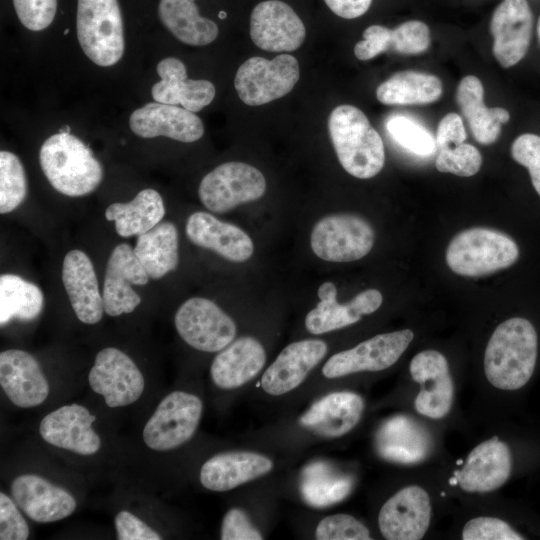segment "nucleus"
<instances>
[{
    "mask_svg": "<svg viewBox=\"0 0 540 540\" xmlns=\"http://www.w3.org/2000/svg\"><path fill=\"white\" fill-rule=\"evenodd\" d=\"M464 540H522L503 520L493 517H477L469 520L462 532Z\"/></svg>",
    "mask_w": 540,
    "mask_h": 540,
    "instance_id": "45",
    "label": "nucleus"
},
{
    "mask_svg": "<svg viewBox=\"0 0 540 540\" xmlns=\"http://www.w3.org/2000/svg\"><path fill=\"white\" fill-rule=\"evenodd\" d=\"M174 324L180 337L204 352H219L236 336L235 322L213 301L192 297L177 310Z\"/></svg>",
    "mask_w": 540,
    "mask_h": 540,
    "instance_id": "10",
    "label": "nucleus"
},
{
    "mask_svg": "<svg viewBox=\"0 0 540 540\" xmlns=\"http://www.w3.org/2000/svg\"><path fill=\"white\" fill-rule=\"evenodd\" d=\"M512 457L508 446L493 437L476 446L468 455L455 480L466 492H490L510 477Z\"/></svg>",
    "mask_w": 540,
    "mask_h": 540,
    "instance_id": "24",
    "label": "nucleus"
},
{
    "mask_svg": "<svg viewBox=\"0 0 540 540\" xmlns=\"http://www.w3.org/2000/svg\"><path fill=\"white\" fill-rule=\"evenodd\" d=\"M265 190V177L257 168L242 162H227L203 177L198 195L207 209L223 213L259 199Z\"/></svg>",
    "mask_w": 540,
    "mask_h": 540,
    "instance_id": "9",
    "label": "nucleus"
},
{
    "mask_svg": "<svg viewBox=\"0 0 540 540\" xmlns=\"http://www.w3.org/2000/svg\"><path fill=\"white\" fill-rule=\"evenodd\" d=\"M96 416L78 404L59 407L41 421L39 432L47 443L80 455H92L101 446L92 424Z\"/></svg>",
    "mask_w": 540,
    "mask_h": 540,
    "instance_id": "20",
    "label": "nucleus"
},
{
    "mask_svg": "<svg viewBox=\"0 0 540 540\" xmlns=\"http://www.w3.org/2000/svg\"><path fill=\"white\" fill-rule=\"evenodd\" d=\"M326 353L327 344L320 339H305L287 345L263 373L262 389L272 396L296 389Z\"/></svg>",
    "mask_w": 540,
    "mask_h": 540,
    "instance_id": "18",
    "label": "nucleus"
},
{
    "mask_svg": "<svg viewBox=\"0 0 540 540\" xmlns=\"http://www.w3.org/2000/svg\"><path fill=\"white\" fill-rule=\"evenodd\" d=\"M68 32H69V30H65V31H64V34H67Z\"/></svg>",
    "mask_w": 540,
    "mask_h": 540,
    "instance_id": "53",
    "label": "nucleus"
},
{
    "mask_svg": "<svg viewBox=\"0 0 540 540\" xmlns=\"http://www.w3.org/2000/svg\"><path fill=\"white\" fill-rule=\"evenodd\" d=\"M466 137L462 118L458 114L449 113L441 119L436 133L439 153L435 166L438 171L470 177L480 170L481 153L475 146L465 143Z\"/></svg>",
    "mask_w": 540,
    "mask_h": 540,
    "instance_id": "32",
    "label": "nucleus"
},
{
    "mask_svg": "<svg viewBox=\"0 0 540 540\" xmlns=\"http://www.w3.org/2000/svg\"><path fill=\"white\" fill-rule=\"evenodd\" d=\"M386 128L399 145L416 155L428 156L437 148L436 139L423 126L408 117H391Z\"/></svg>",
    "mask_w": 540,
    "mask_h": 540,
    "instance_id": "40",
    "label": "nucleus"
},
{
    "mask_svg": "<svg viewBox=\"0 0 540 540\" xmlns=\"http://www.w3.org/2000/svg\"><path fill=\"white\" fill-rule=\"evenodd\" d=\"M374 230L364 218L353 214L329 215L313 227V252L329 262H350L366 256L374 244Z\"/></svg>",
    "mask_w": 540,
    "mask_h": 540,
    "instance_id": "8",
    "label": "nucleus"
},
{
    "mask_svg": "<svg viewBox=\"0 0 540 540\" xmlns=\"http://www.w3.org/2000/svg\"><path fill=\"white\" fill-rule=\"evenodd\" d=\"M11 495L30 519L40 523L62 520L77 506L70 493L35 474L15 478L11 484Z\"/></svg>",
    "mask_w": 540,
    "mask_h": 540,
    "instance_id": "22",
    "label": "nucleus"
},
{
    "mask_svg": "<svg viewBox=\"0 0 540 540\" xmlns=\"http://www.w3.org/2000/svg\"><path fill=\"white\" fill-rule=\"evenodd\" d=\"M62 283L76 317L95 324L103 316L104 305L92 261L86 253L69 251L62 263Z\"/></svg>",
    "mask_w": 540,
    "mask_h": 540,
    "instance_id": "25",
    "label": "nucleus"
},
{
    "mask_svg": "<svg viewBox=\"0 0 540 540\" xmlns=\"http://www.w3.org/2000/svg\"><path fill=\"white\" fill-rule=\"evenodd\" d=\"M265 363L263 345L254 337L243 336L216 355L210 367L211 379L221 389H236L255 378Z\"/></svg>",
    "mask_w": 540,
    "mask_h": 540,
    "instance_id": "29",
    "label": "nucleus"
},
{
    "mask_svg": "<svg viewBox=\"0 0 540 540\" xmlns=\"http://www.w3.org/2000/svg\"><path fill=\"white\" fill-rule=\"evenodd\" d=\"M409 329L376 335L355 347L331 356L322 368L326 378H339L363 371H381L397 362L413 340Z\"/></svg>",
    "mask_w": 540,
    "mask_h": 540,
    "instance_id": "11",
    "label": "nucleus"
},
{
    "mask_svg": "<svg viewBox=\"0 0 540 540\" xmlns=\"http://www.w3.org/2000/svg\"><path fill=\"white\" fill-rule=\"evenodd\" d=\"M329 9L344 19H354L366 13L372 0H324Z\"/></svg>",
    "mask_w": 540,
    "mask_h": 540,
    "instance_id": "50",
    "label": "nucleus"
},
{
    "mask_svg": "<svg viewBox=\"0 0 540 540\" xmlns=\"http://www.w3.org/2000/svg\"><path fill=\"white\" fill-rule=\"evenodd\" d=\"M456 102L473 137L483 145L494 143L501 133L502 124L510 119L506 109L489 108L484 104L483 85L474 75H467L461 79L456 89Z\"/></svg>",
    "mask_w": 540,
    "mask_h": 540,
    "instance_id": "33",
    "label": "nucleus"
},
{
    "mask_svg": "<svg viewBox=\"0 0 540 540\" xmlns=\"http://www.w3.org/2000/svg\"><path fill=\"white\" fill-rule=\"evenodd\" d=\"M0 384L10 401L21 408L38 406L49 394L48 381L37 360L19 349L0 353Z\"/></svg>",
    "mask_w": 540,
    "mask_h": 540,
    "instance_id": "23",
    "label": "nucleus"
},
{
    "mask_svg": "<svg viewBox=\"0 0 540 540\" xmlns=\"http://www.w3.org/2000/svg\"><path fill=\"white\" fill-rule=\"evenodd\" d=\"M44 306L41 289L23 277L6 273L0 276V324L12 319L31 321Z\"/></svg>",
    "mask_w": 540,
    "mask_h": 540,
    "instance_id": "38",
    "label": "nucleus"
},
{
    "mask_svg": "<svg viewBox=\"0 0 540 540\" xmlns=\"http://www.w3.org/2000/svg\"><path fill=\"white\" fill-rule=\"evenodd\" d=\"M203 412L199 397L185 391L169 393L143 429V440L152 450L167 451L187 442L196 432Z\"/></svg>",
    "mask_w": 540,
    "mask_h": 540,
    "instance_id": "6",
    "label": "nucleus"
},
{
    "mask_svg": "<svg viewBox=\"0 0 540 540\" xmlns=\"http://www.w3.org/2000/svg\"><path fill=\"white\" fill-rule=\"evenodd\" d=\"M299 76V64L292 55L280 54L272 60L251 57L238 68L234 85L245 104L259 106L288 94Z\"/></svg>",
    "mask_w": 540,
    "mask_h": 540,
    "instance_id": "7",
    "label": "nucleus"
},
{
    "mask_svg": "<svg viewBox=\"0 0 540 540\" xmlns=\"http://www.w3.org/2000/svg\"><path fill=\"white\" fill-rule=\"evenodd\" d=\"M519 254L511 236L496 229L474 227L452 238L446 250V263L458 275L480 277L512 266Z\"/></svg>",
    "mask_w": 540,
    "mask_h": 540,
    "instance_id": "4",
    "label": "nucleus"
},
{
    "mask_svg": "<svg viewBox=\"0 0 540 540\" xmlns=\"http://www.w3.org/2000/svg\"><path fill=\"white\" fill-rule=\"evenodd\" d=\"M511 156L528 170L532 185L540 196V136L533 133L518 136L512 143Z\"/></svg>",
    "mask_w": 540,
    "mask_h": 540,
    "instance_id": "43",
    "label": "nucleus"
},
{
    "mask_svg": "<svg viewBox=\"0 0 540 540\" xmlns=\"http://www.w3.org/2000/svg\"><path fill=\"white\" fill-rule=\"evenodd\" d=\"M129 126L142 138L165 136L184 143L195 142L204 134L203 122L194 112L156 101L136 109Z\"/></svg>",
    "mask_w": 540,
    "mask_h": 540,
    "instance_id": "19",
    "label": "nucleus"
},
{
    "mask_svg": "<svg viewBox=\"0 0 540 540\" xmlns=\"http://www.w3.org/2000/svg\"><path fill=\"white\" fill-rule=\"evenodd\" d=\"M389 28L371 25L363 32V40L356 43L354 54L359 60H370L389 50Z\"/></svg>",
    "mask_w": 540,
    "mask_h": 540,
    "instance_id": "48",
    "label": "nucleus"
},
{
    "mask_svg": "<svg viewBox=\"0 0 540 540\" xmlns=\"http://www.w3.org/2000/svg\"><path fill=\"white\" fill-rule=\"evenodd\" d=\"M337 290L332 282H324L318 289L320 302L305 318L306 329L312 334L328 333L358 322L362 316L375 312L383 297L376 289L357 294L347 304L336 300Z\"/></svg>",
    "mask_w": 540,
    "mask_h": 540,
    "instance_id": "21",
    "label": "nucleus"
},
{
    "mask_svg": "<svg viewBox=\"0 0 540 540\" xmlns=\"http://www.w3.org/2000/svg\"><path fill=\"white\" fill-rule=\"evenodd\" d=\"M273 461L251 451H230L209 458L201 467L200 482L204 488L224 492L268 474Z\"/></svg>",
    "mask_w": 540,
    "mask_h": 540,
    "instance_id": "26",
    "label": "nucleus"
},
{
    "mask_svg": "<svg viewBox=\"0 0 540 540\" xmlns=\"http://www.w3.org/2000/svg\"><path fill=\"white\" fill-rule=\"evenodd\" d=\"M364 411L363 398L354 392L329 393L301 416V425L326 438H338L350 432Z\"/></svg>",
    "mask_w": 540,
    "mask_h": 540,
    "instance_id": "30",
    "label": "nucleus"
},
{
    "mask_svg": "<svg viewBox=\"0 0 540 540\" xmlns=\"http://www.w3.org/2000/svg\"><path fill=\"white\" fill-rule=\"evenodd\" d=\"M537 347V332L529 320L513 317L502 322L485 350L486 378L501 390L520 389L534 372Z\"/></svg>",
    "mask_w": 540,
    "mask_h": 540,
    "instance_id": "1",
    "label": "nucleus"
},
{
    "mask_svg": "<svg viewBox=\"0 0 540 540\" xmlns=\"http://www.w3.org/2000/svg\"><path fill=\"white\" fill-rule=\"evenodd\" d=\"M20 22L29 30L41 31L53 21L57 0H12Z\"/></svg>",
    "mask_w": 540,
    "mask_h": 540,
    "instance_id": "44",
    "label": "nucleus"
},
{
    "mask_svg": "<svg viewBox=\"0 0 540 540\" xmlns=\"http://www.w3.org/2000/svg\"><path fill=\"white\" fill-rule=\"evenodd\" d=\"M119 540H160L161 536L134 514L123 510L115 517Z\"/></svg>",
    "mask_w": 540,
    "mask_h": 540,
    "instance_id": "49",
    "label": "nucleus"
},
{
    "mask_svg": "<svg viewBox=\"0 0 540 540\" xmlns=\"http://www.w3.org/2000/svg\"><path fill=\"white\" fill-rule=\"evenodd\" d=\"M431 446V436L427 429L413 418L404 415L389 419L377 435L380 455L395 463H420L430 454Z\"/></svg>",
    "mask_w": 540,
    "mask_h": 540,
    "instance_id": "31",
    "label": "nucleus"
},
{
    "mask_svg": "<svg viewBox=\"0 0 540 540\" xmlns=\"http://www.w3.org/2000/svg\"><path fill=\"white\" fill-rule=\"evenodd\" d=\"M27 195V178L19 158L12 152H0V213L18 208Z\"/></svg>",
    "mask_w": 540,
    "mask_h": 540,
    "instance_id": "39",
    "label": "nucleus"
},
{
    "mask_svg": "<svg viewBox=\"0 0 540 540\" xmlns=\"http://www.w3.org/2000/svg\"><path fill=\"white\" fill-rule=\"evenodd\" d=\"M328 130L338 160L350 175L369 179L382 170L385 163L382 138L359 108L340 105L333 109Z\"/></svg>",
    "mask_w": 540,
    "mask_h": 540,
    "instance_id": "3",
    "label": "nucleus"
},
{
    "mask_svg": "<svg viewBox=\"0 0 540 540\" xmlns=\"http://www.w3.org/2000/svg\"><path fill=\"white\" fill-rule=\"evenodd\" d=\"M220 538L222 540H261L263 536L246 512L240 508H231L223 517Z\"/></svg>",
    "mask_w": 540,
    "mask_h": 540,
    "instance_id": "47",
    "label": "nucleus"
},
{
    "mask_svg": "<svg viewBox=\"0 0 540 540\" xmlns=\"http://www.w3.org/2000/svg\"><path fill=\"white\" fill-rule=\"evenodd\" d=\"M158 15L162 24L178 40L188 45H207L219 33L215 22L199 14L194 0H160Z\"/></svg>",
    "mask_w": 540,
    "mask_h": 540,
    "instance_id": "36",
    "label": "nucleus"
},
{
    "mask_svg": "<svg viewBox=\"0 0 540 540\" xmlns=\"http://www.w3.org/2000/svg\"><path fill=\"white\" fill-rule=\"evenodd\" d=\"M442 92V82L437 76L405 70L382 82L376 89V97L385 105L429 104L437 101Z\"/></svg>",
    "mask_w": 540,
    "mask_h": 540,
    "instance_id": "37",
    "label": "nucleus"
},
{
    "mask_svg": "<svg viewBox=\"0 0 540 540\" xmlns=\"http://www.w3.org/2000/svg\"><path fill=\"white\" fill-rule=\"evenodd\" d=\"M318 540H369L368 528L351 515L338 513L326 516L315 529Z\"/></svg>",
    "mask_w": 540,
    "mask_h": 540,
    "instance_id": "42",
    "label": "nucleus"
},
{
    "mask_svg": "<svg viewBox=\"0 0 540 540\" xmlns=\"http://www.w3.org/2000/svg\"><path fill=\"white\" fill-rule=\"evenodd\" d=\"M91 389L111 408L127 406L143 393L145 382L134 361L117 348L100 350L88 376Z\"/></svg>",
    "mask_w": 540,
    "mask_h": 540,
    "instance_id": "12",
    "label": "nucleus"
},
{
    "mask_svg": "<svg viewBox=\"0 0 540 540\" xmlns=\"http://www.w3.org/2000/svg\"><path fill=\"white\" fill-rule=\"evenodd\" d=\"M133 252L150 279H160L179 263L178 231L169 221L160 222L137 236Z\"/></svg>",
    "mask_w": 540,
    "mask_h": 540,
    "instance_id": "35",
    "label": "nucleus"
},
{
    "mask_svg": "<svg viewBox=\"0 0 540 540\" xmlns=\"http://www.w3.org/2000/svg\"><path fill=\"white\" fill-rule=\"evenodd\" d=\"M537 35H538V39H539V42H540V16H539L538 21H537Z\"/></svg>",
    "mask_w": 540,
    "mask_h": 540,
    "instance_id": "51",
    "label": "nucleus"
},
{
    "mask_svg": "<svg viewBox=\"0 0 540 540\" xmlns=\"http://www.w3.org/2000/svg\"><path fill=\"white\" fill-rule=\"evenodd\" d=\"M219 17H220V18H225V17H226V13L223 12V11L220 12V13H219Z\"/></svg>",
    "mask_w": 540,
    "mask_h": 540,
    "instance_id": "52",
    "label": "nucleus"
},
{
    "mask_svg": "<svg viewBox=\"0 0 540 540\" xmlns=\"http://www.w3.org/2000/svg\"><path fill=\"white\" fill-rule=\"evenodd\" d=\"M29 527L17 508V504L6 494L0 493V539L25 540Z\"/></svg>",
    "mask_w": 540,
    "mask_h": 540,
    "instance_id": "46",
    "label": "nucleus"
},
{
    "mask_svg": "<svg viewBox=\"0 0 540 540\" xmlns=\"http://www.w3.org/2000/svg\"><path fill=\"white\" fill-rule=\"evenodd\" d=\"M431 503L419 486H408L391 496L381 507L378 525L388 540H419L429 528Z\"/></svg>",
    "mask_w": 540,
    "mask_h": 540,
    "instance_id": "16",
    "label": "nucleus"
},
{
    "mask_svg": "<svg viewBox=\"0 0 540 540\" xmlns=\"http://www.w3.org/2000/svg\"><path fill=\"white\" fill-rule=\"evenodd\" d=\"M156 71L161 78L151 89L156 102L181 105L195 113L209 105L215 97L213 83L188 79L185 65L175 57L161 60Z\"/></svg>",
    "mask_w": 540,
    "mask_h": 540,
    "instance_id": "28",
    "label": "nucleus"
},
{
    "mask_svg": "<svg viewBox=\"0 0 540 540\" xmlns=\"http://www.w3.org/2000/svg\"><path fill=\"white\" fill-rule=\"evenodd\" d=\"M533 28V15L527 0H504L494 10L490 22L493 54L509 68L526 55Z\"/></svg>",
    "mask_w": 540,
    "mask_h": 540,
    "instance_id": "17",
    "label": "nucleus"
},
{
    "mask_svg": "<svg viewBox=\"0 0 540 540\" xmlns=\"http://www.w3.org/2000/svg\"><path fill=\"white\" fill-rule=\"evenodd\" d=\"M165 206L161 195L154 189L141 190L131 201L112 203L105 218L114 222L117 234L128 238L139 236L161 222Z\"/></svg>",
    "mask_w": 540,
    "mask_h": 540,
    "instance_id": "34",
    "label": "nucleus"
},
{
    "mask_svg": "<svg viewBox=\"0 0 540 540\" xmlns=\"http://www.w3.org/2000/svg\"><path fill=\"white\" fill-rule=\"evenodd\" d=\"M41 169L59 193L80 197L93 192L101 183L103 168L90 148L79 138L60 130L42 144Z\"/></svg>",
    "mask_w": 540,
    "mask_h": 540,
    "instance_id": "2",
    "label": "nucleus"
},
{
    "mask_svg": "<svg viewBox=\"0 0 540 540\" xmlns=\"http://www.w3.org/2000/svg\"><path fill=\"white\" fill-rule=\"evenodd\" d=\"M185 231L192 243L210 249L229 261H246L254 251L253 242L247 233L207 212L191 214Z\"/></svg>",
    "mask_w": 540,
    "mask_h": 540,
    "instance_id": "27",
    "label": "nucleus"
},
{
    "mask_svg": "<svg viewBox=\"0 0 540 540\" xmlns=\"http://www.w3.org/2000/svg\"><path fill=\"white\" fill-rule=\"evenodd\" d=\"M250 36L260 49L289 52L302 45L306 29L288 4L279 0H267L257 4L251 13Z\"/></svg>",
    "mask_w": 540,
    "mask_h": 540,
    "instance_id": "13",
    "label": "nucleus"
},
{
    "mask_svg": "<svg viewBox=\"0 0 540 540\" xmlns=\"http://www.w3.org/2000/svg\"><path fill=\"white\" fill-rule=\"evenodd\" d=\"M149 279L129 244L115 246L109 256L103 282L105 313L119 316L133 312L141 303V297L132 285H145Z\"/></svg>",
    "mask_w": 540,
    "mask_h": 540,
    "instance_id": "14",
    "label": "nucleus"
},
{
    "mask_svg": "<svg viewBox=\"0 0 540 540\" xmlns=\"http://www.w3.org/2000/svg\"><path fill=\"white\" fill-rule=\"evenodd\" d=\"M429 27L422 21L410 20L390 30L389 50L400 54H420L430 45Z\"/></svg>",
    "mask_w": 540,
    "mask_h": 540,
    "instance_id": "41",
    "label": "nucleus"
},
{
    "mask_svg": "<svg viewBox=\"0 0 540 540\" xmlns=\"http://www.w3.org/2000/svg\"><path fill=\"white\" fill-rule=\"evenodd\" d=\"M410 374L421 386L416 411L432 419L446 416L453 404L454 384L445 356L436 350L419 352L411 360Z\"/></svg>",
    "mask_w": 540,
    "mask_h": 540,
    "instance_id": "15",
    "label": "nucleus"
},
{
    "mask_svg": "<svg viewBox=\"0 0 540 540\" xmlns=\"http://www.w3.org/2000/svg\"><path fill=\"white\" fill-rule=\"evenodd\" d=\"M77 38L85 55L95 64H116L124 53L121 10L117 0H78Z\"/></svg>",
    "mask_w": 540,
    "mask_h": 540,
    "instance_id": "5",
    "label": "nucleus"
}]
</instances>
